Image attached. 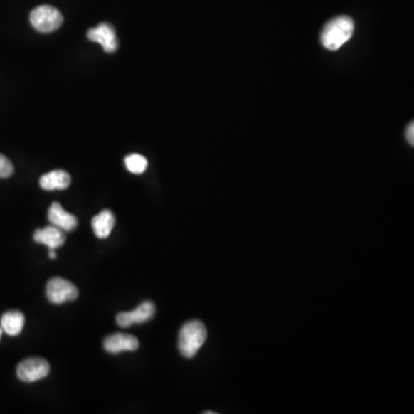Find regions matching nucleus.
Masks as SVG:
<instances>
[{"label":"nucleus","instance_id":"1","mask_svg":"<svg viewBox=\"0 0 414 414\" xmlns=\"http://www.w3.org/2000/svg\"><path fill=\"white\" fill-rule=\"evenodd\" d=\"M354 31V21L349 16L333 18L322 29V46L330 51H336L351 38Z\"/></svg>","mask_w":414,"mask_h":414},{"label":"nucleus","instance_id":"2","mask_svg":"<svg viewBox=\"0 0 414 414\" xmlns=\"http://www.w3.org/2000/svg\"><path fill=\"white\" fill-rule=\"evenodd\" d=\"M207 330L199 320L186 322L179 333V350L186 358L195 357L206 341Z\"/></svg>","mask_w":414,"mask_h":414},{"label":"nucleus","instance_id":"3","mask_svg":"<svg viewBox=\"0 0 414 414\" xmlns=\"http://www.w3.org/2000/svg\"><path fill=\"white\" fill-rule=\"evenodd\" d=\"M63 21L61 13L57 9L48 5L36 7L31 14L33 27L41 33H52L57 31L61 27Z\"/></svg>","mask_w":414,"mask_h":414},{"label":"nucleus","instance_id":"4","mask_svg":"<svg viewBox=\"0 0 414 414\" xmlns=\"http://www.w3.org/2000/svg\"><path fill=\"white\" fill-rule=\"evenodd\" d=\"M46 297L52 304H63L78 297V289L68 280L53 277L46 285Z\"/></svg>","mask_w":414,"mask_h":414},{"label":"nucleus","instance_id":"5","mask_svg":"<svg viewBox=\"0 0 414 414\" xmlns=\"http://www.w3.org/2000/svg\"><path fill=\"white\" fill-rule=\"evenodd\" d=\"M50 373V363L43 358H28L18 363L16 374L23 382H36L46 378Z\"/></svg>","mask_w":414,"mask_h":414},{"label":"nucleus","instance_id":"6","mask_svg":"<svg viewBox=\"0 0 414 414\" xmlns=\"http://www.w3.org/2000/svg\"><path fill=\"white\" fill-rule=\"evenodd\" d=\"M156 314V307L151 300H145L132 312H121L117 315V322L121 327H130L132 324L150 322Z\"/></svg>","mask_w":414,"mask_h":414},{"label":"nucleus","instance_id":"7","mask_svg":"<svg viewBox=\"0 0 414 414\" xmlns=\"http://www.w3.org/2000/svg\"><path fill=\"white\" fill-rule=\"evenodd\" d=\"M139 342L134 335L117 333L104 339V349L108 354H117L123 351H136Z\"/></svg>","mask_w":414,"mask_h":414},{"label":"nucleus","instance_id":"8","mask_svg":"<svg viewBox=\"0 0 414 414\" xmlns=\"http://www.w3.org/2000/svg\"><path fill=\"white\" fill-rule=\"evenodd\" d=\"M87 38L92 42L100 43L102 48L108 53L117 51V38L115 28L111 24L100 23L98 27L92 28L87 31Z\"/></svg>","mask_w":414,"mask_h":414},{"label":"nucleus","instance_id":"9","mask_svg":"<svg viewBox=\"0 0 414 414\" xmlns=\"http://www.w3.org/2000/svg\"><path fill=\"white\" fill-rule=\"evenodd\" d=\"M48 218L52 225H55L65 233L73 231L78 227L76 216L63 210V207L57 201L48 208Z\"/></svg>","mask_w":414,"mask_h":414},{"label":"nucleus","instance_id":"10","mask_svg":"<svg viewBox=\"0 0 414 414\" xmlns=\"http://www.w3.org/2000/svg\"><path fill=\"white\" fill-rule=\"evenodd\" d=\"M33 240L36 243L48 246V250H55L66 242V235L65 231L51 225L46 228L37 229L33 234Z\"/></svg>","mask_w":414,"mask_h":414},{"label":"nucleus","instance_id":"11","mask_svg":"<svg viewBox=\"0 0 414 414\" xmlns=\"http://www.w3.org/2000/svg\"><path fill=\"white\" fill-rule=\"evenodd\" d=\"M69 184H70V175L63 169L50 171L39 179V186H42V189L48 190V191L65 190L68 188Z\"/></svg>","mask_w":414,"mask_h":414},{"label":"nucleus","instance_id":"12","mask_svg":"<svg viewBox=\"0 0 414 414\" xmlns=\"http://www.w3.org/2000/svg\"><path fill=\"white\" fill-rule=\"evenodd\" d=\"M115 225V216L110 210L102 211L100 214L93 216L92 221H91L95 235L100 240H105L111 235Z\"/></svg>","mask_w":414,"mask_h":414},{"label":"nucleus","instance_id":"13","mask_svg":"<svg viewBox=\"0 0 414 414\" xmlns=\"http://www.w3.org/2000/svg\"><path fill=\"white\" fill-rule=\"evenodd\" d=\"M24 315L20 311H9L1 317V328L9 336H18L24 327Z\"/></svg>","mask_w":414,"mask_h":414},{"label":"nucleus","instance_id":"14","mask_svg":"<svg viewBox=\"0 0 414 414\" xmlns=\"http://www.w3.org/2000/svg\"><path fill=\"white\" fill-rule=\"evenodd\" d=\"M126 167L132 174H143L147 169V160L141 154H134L126 156Z\"/></svg>","mask_w":414,"mask_h":414},{"label":"nucleus","instance_id":"15","mask_svg":"<svg viewBox=\"0 0 414 414\" xmlns=\"http://www.w3.org/2000/svg\"><path fill=\"white\" fill-rule=\"evenodd\" d=\"M14 171L12 162L7 159L6 156L0 154V179H6L11 176Z\"/></svg>","mask_w":414,"mask_h":414},{"label":"nucleus","instance_id":"16","mask_svg":"<svg viewBox=\"0 0 414 414\" xmlns=\"http://www.w3.org/2000/svg\"><path fill=\"white\" fill-rule=\"evenodd\" d=\"M406 137H408V142L413 147L414 145V124L413 122L408 126V132H406Z\"/></svg>","mask_w":414,"mask_h":414},{"label":"nucleus","instance_id":"17","mask_svg":"<svg viewBox=\"0 0 414 414\" xmlns=\"http://www.w3.org/2000/svg\"><path fill=\"white\" fill-rule=\"evenodd\" d=\"M48 257H50V259H55L57 258V253H54V250H50L48 251Z\"/></svg>","mask_w":414,"mask_h":414},{"label":"nucleus","instance_id":"18","mask_svg":"<svg viewBox=\"0 0 414 414\" xmlns=\"http://www.w3.org/2000/svg\"><path fill=\"white\" fill-rule=\"evenodd\" d=\"M1 336H3V328L0 326V339H1Z\"/></svg>","mask_w":414,"mask_h":414}]
</instances>
